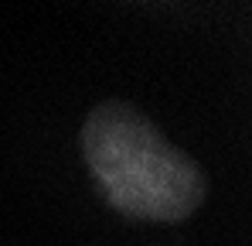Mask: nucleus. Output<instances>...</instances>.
I'll use <instances>...</instances> for the list:
<instances>
[{"label": "nucleus", "instance_id": "f257e3e1", "mask_svg": "<svg viewBox=\"0 0 252 246\" xmlns=\"http://www.w3.org/2000/svg\"><path fill=\"white\" fill-rule=\"evenodd\" d=\"M82 158L106 202L129 219L184 222L208 195L201 164L120 99L89 113L82 126Z\"/></svg>", "mask_w": 252, "mask_h": 246}]
</instances>
